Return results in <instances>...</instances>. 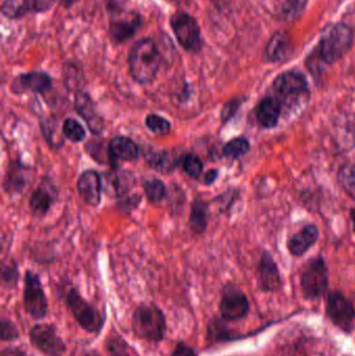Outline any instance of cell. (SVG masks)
<instances>
[{"label":"cell","instance_id":"7402d4cb","mask_svg":"<svg viewBox=\"0 0 355 356\" xmlns=\"http://www.w3.org/2000/svg\"><path fill=\"white\" fill-rule=\"evenodd\" d=\"M108 150L116 168H118L117 163L119 161L133 162L140 156V148L138 144L133 139L125 136H116L113 138L108 143Z\"/></svg>","mask_w":355,"mask_h":356},{"label":"cell","instance_id":"7c38bea8","mask_svg":"<svg viewBox=\"0 0 355 356\" xmlns=\"http://www.w3.org/2000/svg\"><path fill=\"white\" fill-rule=\"evenodd\" d=\"M327 314L335 325L349 332L354 325L355 309L352 301L341 292H331L327 299Z\"/></svg>","mask_w":355,"mask_h":356},{"label":"cell","instance_id":"9a60e30c","mask_svg":"<svg viewBox=\"0 0 355 356\" xmlns=\"http://www.w3.org/2000/svg\"><path fill=\"white\" fill-rule=\"evenodd\" d=\"M52 79L47 73L41 71L22 73L15 77L10 83V91L16 95H22L26 92L46 94L51 91Z\"/></svg>","mask_w":355,"mask_h":356},{"label":"cell","instance_id":"c3c4849f","mask_svg":"<svg viewBox=\"0 0 355 356\" xmlns=\"http://www.w3.org/2000/svg\"><path fill=\"white\" fill-rule=\"evenodd\" d=\"M75 1H76V0H63L65 6H67V8H69V6H72V4L74 3Z\"/></svg>","mask_w":355,"mask_h":356},{"label":"cell","instance_id":"cb8c5ba5","mask_svg":"<svg viewBox=\"0 0 355 356\" xmlns=\"http://www.w3.org/2000/svg\"><path fill=\"white\" fill-rule=\"evenodd\" d=\"M210 219V203L200 198L194 199L189 216V227L196 236L204 234L208 229Z\"/></svg>","mask_w":355,"mask_h":356},{"label":"cell","instance_id":"1f68e13d","mask_svg":"<svg viewBox=\"0 0 355 356\" xmlns=\"http://www.w3.org/2000/svg\"><path fill=\"white\" fill-rule=\"evenodd\" d=\"M19 280V266L15 259H2L1 284L3 288L13 289L17 286Z\"/></svg>","mask_w":355,"mask_h":356},{"label":"cell","instance_id":"4316f807","mask_svg":"<svg viewBox=\"0 0 355 356\" xmlns=\"http://www.w3.org/2000/svg\"><path fill=\"white\" fill-rule=\"evenodd\" d=\"M251 149L249 140L245 137H237L231 139L223 146L222 156L229 160H239L245 156Z\"/></svg>","mask_w":355,"mask_h":356},{"label":"cell","instance_id":"4fadbf2b","mask_svg":"<svg viewBox=\"0 0 355 356\" xmlns=\"http://www.w3.org/2000/svg\"><path fill=\"white\" fill-rule=\"evenodd\" d=\"M58 199V190L52 179L44 177L39 186L31 193L29 198V209L35 217L42 218L47 215Z\"/></svg>","mask_w":355,"mask_h":356},{"label":"cell","instance_id":"484cf974","mask_svg":"<svg viewBox=\"0 0 355 356\" xmlns=\"http://www.w3.org/2000/svg\"><path fill=\"white\" fill-rule=\"evenodd\" d=\"M112 184L116 196L122 198V197L127 196L131 188L135 186V175L131 171L119 170L118 168L114 169Z\"/></svg>","mask_w":355,"mask_h":356},{"label":"cell","instance_id":"4dcf8cb0","mask_svg":"<svg viewBox=\"0 0 355 356\" xmlns=\"http://www.w3.org/2000/svg\"><path fill=\"white\" fill-rule=\"evenodd\" d=\"M179 165L183 168V172L192 179H198L204 172V162L195 154H185L181 156Z\"/></svg>","mask_w":355,"mask_h":356},{"label":"cell","instance_id":"f546056e","mask_svg":"<svg viewBox=\"0 0 355 356\" xmlns=\"http://www.w3.org/2000/svg\"><path fill=\"white\" fill-rule=\"evenodd\" d=\"M85 150L96 163L101 165H110L113 169H117L110 158V150L108 146H104L101 141H90L85 145Z\"/></svg>","mask_w":355,"mask_h":356},{"label":"cell","instance_id":"7dc6e473","mask_svg":"<svg viewBox=\"0 0 355 356\" xmlns=\"http://www.w3.org/2000/svg\"><path fill=\"white\" fill-rule=\"evenodd\" d=\"M350 217H352V224H354V232L355 234V207L350 211Z\"/></svg>","mask_w":355,"mask_h":356},{"label":"cell","instance_id":"d4e9b609","mask_svg":"<svg viewBox=\"0 0 355 356\" xmlns=\"http://www.w3.org/2000/svg\"><path fill=\"white\" fill-rule=\"evenodd\" d=\"M291 51L289 37L285 33H274L266 47L267 60L271 63L283 62L289 58Z\"/></svg>","mask_w":355,"mask_h":356},{"label":"cell","instance_id":"e575fe53","mask_svg":"<svg viewBox=\"0 0 355 356\" xmlns=\"http://www.w3.org/2000/svg\"><path fill=\"white\" fill-rule=\"evenodd\" d=\"M62 134L72 143H81L85 138V131L83 125L74 118L65 119L62 125Z\"/></svg>","mask_w":355,"mask_h":356},{"label":"cell","instance_id":"8d00e7d4","mask_svg":"<svg viewBox=\"0 0 355 356\" xmlns=\"http://www.w3.org/2000/svg\"><path fill=\"white\" fill-rule=\"evenodd\" d=\"M245 100L246 97L244 96H237L225 102L220 111V120L222 124H227L237 116Z\"/></svg>","mask_w":355,"mask_h":356},{"label":"cell","instance_id":"f1b7e54d","mask_svg":"<svg viewBox=\"0 0 355 356\" xmlns=\"http://www.w3.org/2000/svg\"><path fill=\"white\" fill-rule=\"evenodd\" d=\"M106 348L110 356H135V350L118 334H112L106 338Z\"/></svg>","mask_w":355,"mask_h":356},{"label":"cell","instance_id":"7bdbcfd3","mask_svg":"<svg viewBox=\"0 0 355 356\" xmlns=\"http://www.w3.org/2000/svg\"><path fill=\"white\" fill-rule=\"evenodd\" d=\"M104 1H106L108 12L114 15L124 10V6L126 4L127 0H104Z\"/></svg>","mask_w":355,"mask_h":356},{"label":"cell","instance_id":"d6a6232c","mask_svg":"<svg viewBox=\"0 0 355 356\" xmlns=\"http://www.w3.org/2000/svg\"><path fill=\"white\" fill-rule=\"evenodd\" d=\"M41 131L49 147L54 150L60 149L62 147L64 139L60 137L56 122L51 119H45V120L41 121Z\"/></svg>","mask_w":355,"mask_h":356},{"label":"cell","instance_id":"603a6c76","mask_svg":"<svg viewBox=\"0 0 355 356\" xmlns=\"http://www.w3.org/2000/svg\"><path fill=\"white\" fill-rule=\"evenodd\" d=\"M145 160L150 168L164 175H170L181 164V156H176L167 150H149L145 154Z\"/></svg>","mask_w":355,"mask_h":356},{"label":"cell","instance_id":"30bf717a","mask_svg":"<svg viewBox=\"0 0 355 356\" xmlns=\"http://www.w3.org/2000/svg\"><path fill=\"white\" fill-rule=\"evenodd\" d=\"M31 345L46 356H63L66 353V345L54 326L49 324H37L29 332Z\"/></svg>","mask_w":355,"mask_h":356},{"label":"cell","instance_id":"8992f818","mask_svg":"<svg viewBox=\"0 0 355 356\" xmlns=\"http://www.w3.org/2000/svg\"><path fill=\"white\" fill-rule=\"evenodd\" d=\"M276 97L285 106L298 104L302 99L310 96V85L308 79L298 71H287L281 73L272 83Z\"/></svg>","mask_w":355,"mask_h":356},{"label":"cell","instance_id":"9c48e42d","mask_svg":"<svg viewBox=\"0 0 355 356\" xmlns=\"http://www.w3.org/2000/svg\"><path fill=\"white\" fill-rule=\"evenodd\" d=\"M219 309L223 319L226 321H237L247 315L249 312V301L239 286L229 284L223 288Z\"/></svg>","mask_w":355,"mask_h":356},{"label":"cell","instance_id":"ab89813d","mask_svg":"<svg viewBox=\"0 0 355 356\" xmlns=\"http://www.w3.org/2000/svg\"><path fill=\"white\" fill-rule=\"evenodd\" d=\"M0 324H1V337L0 338H1L2 342H13V341L18 340L20 336H19L18 328L14 322L2 316Z\"/></svg>","mask_w":355,"mask_h":356},{"label":"cell","instance_id":"836d02e7","mask_svg":"<svg viewBox=\"0 0 355 356\" xmlns=\"http://www.w3.org/2000/svg\"><path fill=\"white\" fill-rule=\"evenodd\" d=\"M338 181L346 194L355 200V164H344L338 172Z\"/></svg>","mask_w":355,"mask_h":356},{"label":"cell","instance_id":"ee69618b","mask_svg":"<svg viewBox=\"0 0 355 356\" xmlns=\"http://www.w3.org/2000/svg\"><path fill=\"white\" fill-rule=\"evenodd\" d=\"M1 356H29L26 351L21 349L20 347H6L2 349Z\"/></svg>","mask_w":355,"mask_h":356},{"label":"cell","instance_id":"7a4b0ae2","mask_svg":"<svg viewBox=\"0 0 355 356\" xmlns=\"http://www.w3.org/2000/svg\"><path fill=\"white\" fill-rule=\"evenodd\" d=\"M63 298L77 323L89 334H98L104 328L106 317L91 303L88 302L76 288L66 286L63 289Z\"/></svg>","mask_w":355,"mask_h":356},{"label":"cell","instance_id":"f6af8a7d","mask_svg":"<svg viewBox=\"0 0 355 356\" xmlns=\"http://www.w3.org/2000/svg\"><path fill=\"white\" fill-rule=\"evenodd\" d=\"M218 169H210V170L206 173V175H204V184L208 186H212V184H214L215 182H216V180L218 179Z\"/></svg>","mask_w":355,"mask_h":356},{"label":"cell","instance_id":"6da1fadb","mask_svg":"<svg viewBox=\"0 0 355 356\" xmlns=\"http://www.w3.org/2000/svg\"><path fill=\"white\" fill-rule=\"evenodd\" d=\"M160 63L162 56L158 45L149 38L139 40L129 51V72L140 85H148L156 79Z\"/></svg>","mask_w":355,"mask_h":356},{"label":"cell","instance_id":"5b68a950","mask_svg":"<svg viewBox=\"0 0 355 356\" xmlns=\"http://www.w3.org/2000/svg\"><path fill=\"white\" fill-rule=\"evenodd\" d=\"M300 286L304 297L318 299L329 288V269L322 255L308 259L300 274Z\"/></svg>","mask_w":355,"mask_h":356},{"label":"cell","instance_id":"83f0119b","mask_svg":"<svg viewBox=\"0 0 355 356\" xmlns=\"http://www.w3.org/2000/svg\"><path fill=\"white\" fill-rule=\"evenodd\" d=\"M143 188L148 202L151 204H158L167 197L166 184L158 178L146 180L144 182Z\"/></svg>","mask_w":355,"mask_h":356},{"label":"cell","instance_id":"8fae6325","mask_svg":"<svg viewBox=\"0 0 355 356\" xmlns=\"http://www.w3.org/2000/svg\"><path fill=\"white\" fill-rule=\"evenodd\" d=\"M142 25V16L135 10H122L112 16L110 23V39L117 44L129 41Z\"/></svg>","mask_w":355,"mask_h":356},{"label":"cell","instance_id":"2e32d148","mask_svg":"<svg viewBox=\"0 0 355 356\" xmlns=\"http://www.w3.org/2000/svg\"><path fill=\"white\" fill-rule=\"evenodd\" d=\"M258 286L263 292H277L283 286L279 266L268 250L263 251L258 263Z\"/></svg>","mask_w":355,"mask_h":356},{"label":"cell","instance_id":"44dd1931","mask_svg":"<svg viewBox=\"0 0 355 356\" xmlns=\"http://www.w3.org/2000/svg\"><path fill=\"white\" fill-rule=\"evenodd\" d=\"M52 4V0H4L2 14L10 19L20 18L31 13L44 12Z\"/></svg>","mask_w":355,"mask_h":356},{"label":"cell","instance_id":"60d3db41","mask_svg":"<svg viewBox=\"0 0 355 356\" xmlns=\"http://www.w3.org/2000/svg\"><path fill=\"white\" fill-rule=\"evenodd\" d=\"M142 196L139 194L133 195V196H127L122 197L120 198V201H119V207L122 209L123 211H126V213H131V211L138 207V205L141 202Z\"/></svg>","mask_w":355,"mask_h":356},{"label":"cell","instance_id":"bcb514c9","mask_svg":"<svg viewBox=\"0 0 355 356\" xmlns=\"http://www.w3.org/2000/svg\"><path fill=\"white\" fill-rule=\"evenodd\" d=\"M70 356H100L97 351L89 348H77Z\"/></svg>","mask_w":355,"mask_h":356},{"label":"cell","instance_id":"3957f363","mask_svg":"<svg viewBox=\"0 0 355 356\" xmlns=\"http://www.w3.org/2000/svg\"><path fill=\"white\" fill-rule=\"evenodd\" d=\"M133 330L140 339L158 343L164 340L167 323L164 313L152 303H143L133 312Z\"/></svg>","mask_w":355,"mask_h":356},{"label":"cell","instance_id":"74e56055","mask_svg":"<svg viewBox=\"0 0 355 356\" xmlns=\"http://www.w3.org/2000/svg\"><path fill=\"white\" fill-rule=\"evenodd\" d=\"M308 0H286L283 15L289 21H295L302 17L306 10Z\"/></svg>","mask_w":355,"mask_h":356},{"label":"cell","instance_id":"ac0fdd59","mask_svg":"<svg viewBox=\"0 0 355 356\" xmlns=\"http://www.w3.org/2000/svg\"><path fill=\"white\" fill-rule=\"evenodd\" d=\"M31 172V168L20 160L10 161L2 181L4 192L10 196L21 194L28 184Z\"/></svg>","mask_w":355,"mask_h":356},{"label":"cell","instance_id":"b9f144b4","mask_svg":"<svg viewBox=\"0 0 355 356\" xmlns=\"http://www.w3.org/2000/svg\"><path fill=\"white\" fill-rule=\"evenodd\" d=\"M171 356H197L195 350L183 342H179L173 349Z\"/></svg>","mask_w":355,"mask_h":356},{"label":"cell","instance_id":"5bb4252c","mask_svg":"<svg viewBox=\"0 0 355 356\" xmlns=\"http://www.w3.org/2000/svg\"><path fill=\"white\" fill-rule=\"evenodd\" d=\"M74 108L79 116L83 119L91 134L98 137L104 133L106 129L104 118L98 114L95 104L89 93L83 90L75 92Z\"/></svg>","mask_w":355,"mask_h":356},{"label":"cell","instance_id":"ba28073f","mask_svg":"<svg viewBox=\"0 0 355 356\" xmlns=\"http://www.w3.org/2000/svg\"><path fill=\"white\" fill-rule=\"evenodd\" d=\"M171 27L181 47L191 54L202 49L201 31L197 21L187 13H176L170 19Z\"/></svg>","mask_w":355,"mask_h":356},{"label":"cell","instance_id":"e0dca14e","mask_svg":"<svg viewBox=\"0 0 355 356\" xmlns=\"http://www.w3.org/2000/svg\"><path fill=\"white\" fill-rule=\"evenodd\" d=\"M77 191L85 204L96 207L101 203V177L97 171H83L77 180Z\"/></svg>","mask_w":355,"mask_h":356},{"label":"cell","instance_id":"ffe728a7","mask_svg":"<svg viewBox=\"0 0 355 356\" xmlns=\"http://www.w3.org/2000/svg\"><path fill=\"white\" fill-rule=\"evenodd\" d=\"M318 227L314 224L304 225L299 232L294 234L288 240L287 248L293 257H299L306 254L319 240Z\"/></svg>","mask_w":355,"mask_h":356},{"label":"cell","instance_id":"f35d334b","mask_svg":"<svg viewBox=\"0 0 355 356\" xmlns=\"http://www.w3.org/2000/svg\"><path fill=\"white\" fill-rule=\"evenodd\" d=\"M83 81V72L79 66L75 64L66 65L65 69V83L68 90L75 92L79 91V86L81 85V81Z\"/></svg>","mask_w":355,"mask_h":356},{"label":"cell","instance_id":"277c9868","mask_svg":"<svg viewBox=\"0 0 355 356\" xmlns=\"http://www.w3.org/2000/svg\"><path fill=\"white\" fill-rule=\"evenodd\" d=\"M354 31L346 24L329 25L323 31L319 44V54L323 63L333 65L339 62L352 49Z\"/></svg>","mask_w":355,"mask_h":356},{"label":"cell","instance_id":"52a82bcc","mask_svg":"<svg viewBox=\"0 0 355 356\" xmlns=\"http://www.w3.org/2000/svg\"><path fill=\"white\" fill-rule=\"evenodd\" d=\"M24 309L33 319H43L48 314V300L40 276L35 272L26 271L23 289Z\"/></svg>","mask_w":355,"mask_h":356},{"label":"cell","instance_id":"d6986e66","mask_svg":"<svg viewBox=\"0 0 355 356\" xmlns=\"http://www.w3.org/2000/svg\"><path fill=\"white\" fill-rule=\"evenodd\" d=\"M283 104L276 96H266L256 106V122L263 129H273L279 125Z\"/></svg>","mask_w":355,"mask_h":356},{"label":"cell","instance_id":"d590c367","mask_svg":"<svg viewBox=\"0 0 355 356\" xmlns=\"http://www.w3.org/2000/svg\"><path fill=\"white\" fill-rule=\"evenodd\" d=\"M145 125L152 134L165 137L171 131V123L168 119L158 114H149L145 119Z\"/></svg>","mask_w":355,"mask_h":356}]
</instances>
